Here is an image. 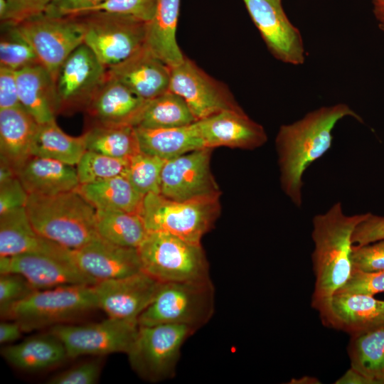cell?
Instances as JSON below:
<instances>
[{
  "mask_svg": "<svg viewBox=\"0 0 384 384\" xmlns=\"http://www.w3.org/2000/svg\"><path fill=\"white\" fill-rule=\"evenodd\" d=\"M36 290L22 275L3 273L0 276V314L6 319L11 308Z\"/></svg>",
  "mask_w": 384,
  "mask_h": 384,
  "instance_id": "39",
  "label": "cell"
},
{
  "mask_svg": "<svg viewBox=\"0 0 384 384\" xmlns=\"http://www.w3.org/2000/svg\"><path fill=\"white\" fill-rule=\"evenodd\" d=\"M374 14L379 21L380 28L384 31V1L379 3H373Z\"/></svg>",
  "mask_w": 384,
  "mask_h": 384,
  "instance_id": "52",
  "label": "cell"
},
{
  "mask_svg": "<svg viewBox=\"0 0 384 384\" xmlns=\"http://www.w3.org/2000/svg\"><path fill=\"white\" fill-rule=\"evenodd\" d=\"M40 252L73 259L71 250L40 236L32 227L25 207L0 215V257Z\"/></svg>",
  "mask_w": 384,
  "mask_h": 384,
  "instance_id": "22",
  "label": "cell"
},
{
  "mask_svg": "<svg viewBox=\"0 0 384 384\" xmlns=\"http://www.w3.org/2000/svg\"><path fill=\"white\" fill-rule=\"evenodd\" d=\"M128 159H119L87 150L77 164L80 184L96 183L126 175Z\"/></svg>",
  "mask_w": 384,
  "mask_h": 384,
  "instance_id": "38",
  "label": "cell"
},
{
  "mask_svg": "<svg viewBox=\"0 0 384 384\" xmlns=\"http://www.w3.org/2000/svg\"><path fill=\"white\" fill-rule=\"evenodd\" d=\"M243 1L271 54L287 64H303L306 52L302 34L287 18L281 0Z\"/></svg>",
  "mask_w": 384,
  "mask_h": 384,
  "instance_id": "15",
  "label": "cell"
},
{
  "mask_svg": "<svg viewBox=\"0 0 384 384\" xmlns=\"http://www.w3.org/2000/svg\"><path fill=\"white\" fill-rule=\"evenodd\" d=\"M17 177L16 170L6 161L0 159V184Z\"/></svg>",
  "mask_w": 384,
  "mask_h": 384,
  "instance_id": "51",
  "label": "cell"
},
{
  "mask_svg": "<svg viewBox=\"0 0 384 384\" xmlns=\"http://www.w3.org/2000/svg\"><path fill=\"white\" fill-rule=\"evenodd\" d=\"M107 73L145 100L169 90L170 67L146 46L124 61L107 68Z\"/></svg>",
  "mask_w": 384,
  "mask_h": 384,
  "instance_id": "21",
  "label": "cell"
},
{
  "mask_svg": "<svg viewBox=\"0 0 384 384\" xmlns=\"http://www.w3.org/2000/svg\"><path fill=\"white\" fill-rule=\"evenodd\" d=\"M79 16L84 26L83 43L107 68L124 61L145 46L146 22L105 12Z\"/></svg>",
  "mask_w": 384,
  "mask_h": 384,
  "instance_id": "9",
  "label": "cell"
},
{
  "mask_svg": "<svg viewBox=\"0 0 384 384\" xmlns=\"http://www.w3.org/2000/svg\"><path fill=\"white\" fill-rule=\"evenodd\" d=\"M367 214L347 215L341 203H336L313 218L314 250L311 260L315 285L311 306L319 312L321 319L327 314L334 295L351 277L352 235Z\"/></svg>",
  "mask_w": 384,
  "mask_h": 384,
  "instance_id": "2",
  "label": "cell"
},
{
  "mask_svg": "<svg viewBox=\"0 0 384 384\" xmlns=\"http://www.w3.org/2000/svg\"><path fill=\"white\" fill-rule=\"evenodd\" d=\"M106 0H52L44 14L50 17H65L86 14Z\"/></svg>",
  "mask_w": 384,
  "mask_h": 384,
  "instance_id": "47",
  "label": "cell"
},
{
  "mask_svg": "<svg viewBox=\"0 0 384 384\" xmlns=\"http://www.w3.org/2000/svg\"><path fill=\"white\" fill-rule=\"evenodd\" d=\"M161 282L144 271L97 282L94 289L98 309L110 318L137 321L154 299Z\"/></svg>",
  "mask_w": 384,
  "mask_h": 384,
  "instance_id": "17",
  "label": "cell"
},
{
  "mask_svg": "<svg viewBox=\"0 0 384 384\" xmlns=\"http://www.w3.org/2000/svg\"><path fill=\"white\" fill-rule=\"evenodd\" d=\"M169 90L181 97L196 121L224 110L242 109L228 87L185 55L170 67Z\"/></svg>",
  "mask_w": 384,
  "mask_h": 384,
  "instance_id": "13",
  "label": "cell"
},
{
  "mask_svg": "<svg viewBox=\"0 0 384 384\" xmlns=\"http://www.w3.org/2000/svg\"><path fill=\"white\" fill-rule=\"evenodd\" d=\"M220 197L176 201L161 193L144 197L141 216L148 232H163L201 243L220 211Z\"/></svg>",
  "mask_w": 384,
  "mask_h": 384,
  "instance_id": "5",
  "label": "cell"
},
{
  "mask_svg": "<svg viewBox=\"0 0 384 384\" xmlns=\"http://www.w3.org/2000/svg\"><path fill=\"white\" fill-rule=\"evenodd\" d=\"M196 122L171 128L135 127L140 150L168 160L206 148Z\"/></svg>",
  "mask_w": 384,
  "mask_h": 384,
  "instance_id": "29",
  "label": "cell"
},
{
  "mask_svg": "<svg viewBox=\"0 0 384 384\" xmlns=\"http://www.w3.org/2000/svg\"><path fill=\"white\" fill-rule=\"evenodd\" d=\"M147 100L118 80L110 76L93 97L84 112L87 124L129 125L137 127Z\"/></svg>",
  "mask_w": 384,
  "mask_h": 384,
  "instance_id": "20",
  "label": "cell"
},
{
  "mask_svg": "<svg viewBox=\"0 0 384 384\" xmlns=\"http://www.w3.org/2000/svg\"><path fill=\"white\" fill-rule=\"evenodd\" d=\"M384 292V270L363 272L353 269L347 282L336 293L373 296Z\"/></svg>",
  "mask_w": 384,
  "mask_h": 384,
  "instance_id": "41",
  "label": "cell"
},
{
  "mask_svg": "<svg viewBox=\"0 0 384 384\" xmlns=\"http://www.w3.org/2000/svg\"><path fill=\"white\" fill-rule=\"evenodd\" d=\"M346 117L362 122L348 105L339 103L321 107L280 127L276 137L280 182L284 193L296 206L302 205L304 171L331 148L332 131Z\"/></svg>",
  "mask_w": 384,
  "mask_h": 384,
  "instance_id": "1",
  "label": "cell"
},
{
  "mask_svg": "<svg viewBox=\"0 0 384 384\" xmlns=\"http://www.w3.org/2000/svg\"><path fill=\"white\" fill-rule=\"evenodd\" d=\"M0 273L21 274L36 289L68 285H92L97 282L82 272L73 259L40 252L0 257Z\"/></svg>",
  "mask_w": 384,
  "mask_h": 384,
  "instance_id": "16",
  "label": "cell"
},
{
  "mask_svg": "<svg viewBox=\"0 0 384 384\" xmlns=\"http://www.w3.org/2000/svg\"><path fill=\"white\" fill-rule=\"evenodd\" d=\"M75 190L96 210H119L141 215L144 196L135 189L125 175L80 184Z\"/></svg>",
  "mask_w": 384,
  "mask_h": 384,
  "instance_id": "30",
  "label": "cell"
},
{
  "mask_svg": "<svg viewBox=\"0 0 384 384\" xmlns=\"http://www.w3.org/2000/svg\"><path fill=\"white\" fill-rule=\"evenodd\" d=\"M196 331L189 326L173 324L139 326L127 353L131 368L151 383L174 377L181 347Z\"/></svg>",
  "mask_w": 384,
  "mask_h": 384,
  "instance_id": "8",
  "label": "cell"
},
{
  "mask_svg": "<svg viewBox=\"0 0 384 384\" xmlns=\"http://www.w3.org/2000/svg\"><path fill=\"white\" fill-rule=\"evenodd\" d=\"M87 151L83 135L73 137L64 132L55 120L39 124L32 146L31 155L77 165Z\"/></svg>",
  "mask_w": 384,
  "mask_h": 384,
  "instance_id": "32",
  "label": "cell"
},
{
  "mask_svg": "<svg viewBox=\"0 0 384 384\" xmlns=\"http://www.w3.org/2000/svg\"><path fill=\"white\" fill-rule=\"evenodd\" d=\"M52 0H7L9 6L6 20L1 23L18 24L44 14Z\"/></svg>",
  "mask_w": 384,
  "mask_h": 384,
  "instance_id": "44",
  "label": "cell"
},
{
  "mask_svg": "<svg viewBox=\"0 0 384 384\" xmlns=\"http://www.w3.org/2000/svg\"><path fill=\"white\" fill-rule=\"evenodd\" d=\"M348 352L351 367L384 384V323L351 334Z\"/></svg>",
  "mask_w": 384,
  "mask_h": 384,
  "instance_id": "31",
  "label": "cell"
},
{
  "mask_svg": "<svg viewBox=\"0 0 384 384\" xmlns=\"http://www.w3.org/2000/svg\"><path fill=\"white\" fill-rule=\"evenodd\" d=\"M71 252L76 265L97 282L125 277L142 271L137 248L114 245L100 237Z\"/></svg>",
  "mask_w": 384,
  "mask_h": 384,
  "instance_id": "19",
  "label": "cell"
},
{
  "mask_svg": "<svg viewBox=\"0 0 384 384\" xmlns=\"http://www.w3.org/2000/svg\"><path fill=\"white\" fill-rule=\"evenodd\" d=\"M156 6V0H106L86 14L105 12L132 16L149 23L154 16Z\"/></svg>",
  "mask_w": 384,
  "mask_h": 384,
  "instance_id": "40",
  "label": "cell"
},
{
  "mask_svg": "<svg viewBox=\"0 0 384 384\" xmlns=\"http://www.w3.org/2000/svg\"><path fill=\"white\" fill-rule=\"evenodd\" d=\"M1 353L14 368L28 373L54 368L69 358L63 343L50 331L7 345Z\"/></svg>",
  "mask_w": 384,
  "mask_h": 384,
  "instance_id": "24",
  "label": "cell"
},
{
  "mask_svg": "<svg viewBox=\"0 0 384 384\" xmlns=\"http://www.w3.org/2000/svg\"><path fill=\"white\" fill-rule=\"evenodd\" d=\"M38 123L21 106L0 110V159L16 171L32 156Z\"/></svg>",
  "mask_w": 384,
  "mask_h": 384,
  "instance_id": "26",
  "label": "cell"
},
{
  "mask_svg": "<svg viewBox=\"0 0 384 384\" xmlns=\"http://www.w3.org/2000/svg\"><path fill=\"white\" fill-rule=\"evenodd\" d=\"M98 309L94 284L36 289L15 304L6 319L18 322L23 331L67 324Z\"/></svg>",
  "mask_w": 384,
  "mask_h": 384,
  "instance_id": "6",
  "label": "cell"
},
{
  "mask_svg": "<svg viewBox=\"0 0 384 384\" xmlns=\"http://www.w3.org/2000/svg\"><path fill=\"white\" fill-rule=\"evenodd\" d=\"M215 289L210 279L161 282L148 307L138 318L139 326L186 325L198 329L214 314Z\"/></svg>",
  "mask_w": 384,
  "mask_h": 384,
  "instance_id": "7",
  "label": "cell"
},
{
  "mask_svg": "<svg viewBox=\"0 0 384 384\" xmlns=\"http://www.w3.org/2000/svg\"><path fill=\"white\" fill-rule=\"evenodd\" d=\"M23 329L18 322L2 321L0 324V343L1 344H9L20 338Z\"/></svg>",
  "mask_w": 384,
  "mask_h": 384,
  "instance_id": "49",
  "label": "cell"
},
{
  "mask_svg": "<svg viewBox=\"0 0 384 384\" xmlns=\"http://www.w3.org/2000/svg\"><path fill=\"white\" fill-rule=\"evenodd\" d=\"M25 208L40 236L68 249H78L100 238L96 209L76 190L55 195L28 194Z\"/></svg>",
  "mask_w": 384,
  "mask_h": 384,
  "instance_id": "3",
  "label": "cell"
},
{
  "mask_svg": "<svg viewBox=\"0 0 384 384\" xmlns=\"http://www.w3.org/2000/svg\"><path fill=\"white\" fill-rule=\"evenodd\" d=\"M102 366L99 360L82 362L52 376L49 384H94L100 378Z\"/></svg>",
  "mask_w": 384,
  "mask_h": 384,
  "instance_id": "42",
  "label": "cell"
},
{
  "mask_svg": "<svg viewBox=\"0 0 384 384\" xmlns=\"http://www.w3.org/2000/svg\"><path fill=\"white\" fill-rule=\"evenodd\" d=\"M28 193L17 177L0 184V215L26 206Z\"/></svg>",
  "mask_w": 384,
  "mask_h": 384,
  "instance_id": "46",
  "label": "cell"
},
{
  "mask_svg": "<svg viewBox=\"0 0 384 384\" xmlns=\"http://www.w3.org/2000/svg\"><path fill=\"white\" fill-rule=\"evenodd\" d=\"M18 97L23 107L38 124L55 120L54 80L40 63L16 70Z\"/></svg>",
  "mask_w": 384,
  "mask_h": 384,
  "instance_id": "27",
  "label": "cell"
},
{
  "mask_svg": "<svg viewBox=\"0 0 384 384\" xmlns=\"http://www.w3.org/2000/svg\"><path fill=\"white\" fill-rule=\"evenodd\" d=\"M336 384H375V383L360 371L350 368L341 377L336 380Z\"/></svg>",
  "mask_w": 384,
  "mask_h": 384,
  "instance_id": "50",
  "label": "cell"
},
{
  "mask_svg": "<svg viewBox=\"0 0 384 384\" xmlns=\"http://www.w3.org/2000/svg\"><path fill=\"white\" fill-rule=\"evenodd\" d=\"M321 320L324 324L351 335L384 323V300L366 294L337 293Z\"/></svg>",
  "mask_w": 384,
  "mask_h": 384,
  "instance_id": "23",
  "label": "cell"
},
{
  "mask_svg": "<svg viewBox=\"0 0 384 384\" xmlns=\"http://www.w3.org/2000/svg\"><path fill=\"white\" fill-rule=\"evenodd\" d=\"M196 121L185 100L170 91L147 100L135 127L171 128L191 124Z\"/></svg>",
  "mask_w": 384,
  "mask_h": 384,
  "instance_id": "35",
  "label": "cell"
},
{
  "mask_svg": "<svg viewBox=\"0 0 384 384\" xmlns=\"http://www.w3.org/2000/svg\"><path fill=\"white\" fill-rule=\"evenodd\" d=\"M96 228L102 239L133 248H138L148 233L140 215L119 210H96Z\"/></svg>",
  "mask_w": 384,
  "mask_h": 384,
  "instance_id": "34",
  "label": "cell"
},
{
  "mask_svg": "<svg viewBox=\"0 0 384 384\" xmlns=\"http://www.w3.org/2000/svg\"><path fill=\"white\" fill-rule=\"evenodd\" d=\"M19 106L16 72L0 66V110Z\"/></svg>",
  "mask_w": 384,
  "mask_h": 384,
  "instance_id": "48",
  "label": "cell"
},
{
  "mask_svg": "<svg viewBox=\"0 0 384 384\" xmlns=\"http://www.w3.org/2000/svg\"><path fill=\"white\" fill-rule=\"evenodd\" d=\"M39 63L36 54L15 24L1 23L0 66L15 71Z\"/></svg>",
  "mask_w": 384,
  "mask_h": 384,
  "instance_id": "36",
  "label": "cell"
},
{
  "mask_svg": "<svg viewBox=\"0 0 384 384\" xmlns=\"http://www.w3.org/2000/svg\"><path fill=\"white\" fill-rule=\"evenodd\" d=\"M212 149L203 148L166 160L160 193L176 201L220 197L219 186L210 170Z\"/></svg>",
  "mask_w": 384,
  "mask_h": 384,
  "instance_id": "14",
  "label": "cell"
},
{
  "mask_svg": "<svg viewBox=\"0 0 384 384\" xmlns=\"http://www.w3.org/2000/svg\"><path fill=\"white\" fill-rule=\"evenodd\" d=\"M384 239V217L368 213L366 217L356 227L352 235V243L361 246Z\"/></svg>",
  "mask_w": 384,
  "mask_h": 384,
  "instance_id": "45",
  "label": "cell"
},
{
  "mask_svg": "<svg viewBox=\"0 0 384 384\" xmlns=\"http://www.w3.org/2000/svg\"><path fill=\"white\" fill-rule=\"evenodd\" d=\"M382 1H384V0H373V3H379Z\"/></svg>",
  "mask_w": 384,
  "mask_h": 384,
  "instance_id": "54",
  "label": "cell"
},
{
  "mask_svg": "<svg viewBox=\"0 0 384 384\" xmlns=\"http://www.w3.org/2000/svg\"><path fill=\"white\" fill-rule=\"evenodd\" d=\"M82 135L87 150L109 156L127 159L141 151L133 126L88 124Z\"/></svg>",
  "mask_w": 384,
  "mask_h": 384,
  "instance_id": "33",
  "label": "cell"
},
{
  "mask_svg": "<svg viewBox=\"0 0 384 384\" xmlns=\"http://www.w3.org/2000/svg\"><path fill=\"white\" fill-rule=\"evenodd\" d=\"M353 269L363 272L384 270V239L367 245H353Z\"/></svg>",
  "mask_w": 384,
  "mask_h": 384,
  "instance_id": "43",
  "label": "cell"
},
{
  "mask_svg": "<svg viewBox=\"0 0 384 384\" xmlns=\"http://www.w3.org/2000/svg\"><path fill=\"white\" fill-rule=\"evenodd\" d=\"M196 122L206 148L254 149L267 140L262 126L250 118L242 109L224 110Z\"/></svg>",
  "mask_w": 384,
  "mask_h": 384,
  "instance_id": "18",
  "label": "cell"
},
{
  "mask_svg": "<svg viewBox=\"0 0 384 384\" xmlns=\"http://www.w3.org/2000/svg\"><path fill=\"white\" fill-rule=\"evenodd\" d=\"M166 161L140 151L129 157L125 176L143 196L160 193L161 172Z\"/></svg>",
  "mask_w": 384,
  "mask_h": 384,
  "instance_id": "37",
  "label": "cell"
},
{
  "mask_svg": "<svg viewBox=\"0 0 384 384\" xmlns=\"http://www.w3.org/2000/svg\"><path fill=\"white\" fill-rule=\"evenodd\" d=\"M180 0H156L153 18L147 23L145 46L169 67L180 64L184 59L176 41V28Z\"/></svg>",
  "mask_w": 384,
  "mask_h": 384,
  "instance_id": "28",
  "label": "cell"
},
{
  "mask_svg": "<svg viewBox=\"0 0 384 384\" xmlns=\"http://www.w3.org/2000/svg\"><path fill=\"white\" fill-rule=\"evenodd\" d=\"M137 321L110 318L86 324H63L50 328L63 343L69 358L127 353L138 331Z\"/></svg>",
  "mask_w": 384,
  "mask_h": 384,
  "instance_id": "12",
  "label": "cell"
},
{
  "mask_svg": "<svg viewBox=\"0 0 384 384\" xmlns=\"http://www.w3.org/2000/svg\"><path fill=\"white\" fill-rule=\"evenodd\" d=\"M17 176L28 194L55 195L74 191L80 185L74 166L36 156L23 164Z\"/></svg>",
  "mask_w": 384,
  "mask_h": 384,
  "instance_id": "25",
  "label": "cell"
},
{
  "mask_svg": "<svg viewBox=\"0 0 384 384\" xmlns=\"http://www.w3.org/2000/svg\"><path fill=\"white\" fill-rule=\"evenodd\" d=\"M15 25L53 80L65 60L84 41V26L79 16L50 17L42 14Z\"/></svg>",
  "mask_w": 384,
  "mask_h": 384,
  "instance_id": "11",
  "label": "cell"
},
{
  "mask_svg": "<svg viewBox=\"0 0 384 384\" xmlns=\"http://www.w3.org/2000/svg\"><path fill=\"white\" fill-rule=\"evenodd\" d=\"M107 78V68L82 43L59 68L54 80L56 113L85 112Z\"/></svg>",
  "mask_w": 384,
  "mask_h": 384,
  "instance_id": "10",
  "label": "cell"
},
{
  "mask_svg": "<svg viewBox=\"0 0 384 384\" xmlns=\"http://www.w3.org/2000/svg\"><path fill=\"white\" fill-rule=\"evenodd\" d=\"M142 271L161 282L210 279L201 243L163 232H148L137 248Z\"/></svg>",
  "mask_w": 384,
  "mask_h": 384,
  "instance_id": "4",
  "label": "cell"
},
{
  "mask_svg": "<svg viewBox=\"0 0 384 384\" xmlns=\"http://www.w3.org/2000/svg\"><path fill=\"white\" fill-rule=\"evenodd\" d=\"M289 383H291V384H317V383H321V382H319V380L316 378L306 375L299 379H292L289 382Z\"/></svg>",
  "mask_w": 384,
  "mask_h": 384,
  "instance_id": "53",
  "label": "cell"
}]
</instances>
